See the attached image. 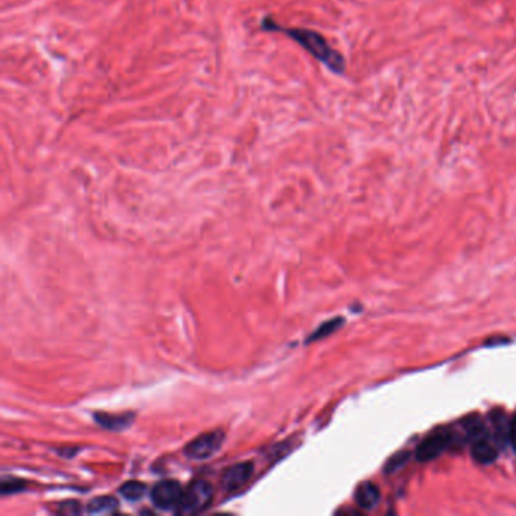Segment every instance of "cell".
<instances>
[{
	"instance_id": "obj_1",
	"label": "cell",
	"mask_w": 516,
	"mask_h": 516,
	"mask_svg": "<svg viewBox=\"0 0 516 516\" xmlns=\"http://www.w3.org/2000/svg\"><path fill=\"white\" fill-rule=\"evenodd\" d=\"M259 28L261 30H265V32H281L288 35L292 41L301 46L309 54H312L315 59L324 64L330 72L336 75H342L346 72V58L342 57L341 52L332 47V44L327 41V38L324 35L317 32V30L279 25L271 15H267V17L262 19Z\"/></svg>"
},
{
	"instance_id": "obj_2",
	"label": "cell",
	"mask_w": 516,
	"mask_h": 516,
	"mask_svg": "<svg viewBox=\"0 0 516 516\" xmlns=\"http://www.w3.org/2000/svg\"><path fill=\"white\" fill-rule=\"evenodd\" d=\"M214 497V489L210 483L205 480H197L183 490L181 503L176 507L177 513L192 515L203 512L209 506L210 499Z\"/></svg>"
},
{
	"instance_id": "obj_3",
	"label": "cell",
	"mask_w": 516,
	"mask_h": 516,
	"mask_svg": "<svg viewBox=\"0 0 516 516\" xmlns=\"http://www.w3.org/2000/svg\"><path fill=\"white\" fill-rule=\"evenodd\" d=\"M224 442V433L221 430L209 432L205 435H200L194 441L185 447V456L194 460H205L212 457L215 453L220 451L221 445Z\"/></svg>"
},
{
	"instance_id": "obj_4",
	"label": "cell",
	"mask_w": 516,
	"mask_h": 516,
	"mask_svg": "<svg viewBox=\"0 0 516 516\" xmlns=\"http://www.w3.org/2000/svg\"><path fill=\"white\" fill-rule=\"evenodd\" d=\"M183 495V490L181 484L173 480H166L156 484L152 490V502L156 507H159L162 510H170L176 509L181 503Z\"/></svg>"
},
{
	"instance_id": "obj_5",
	"label": "cell",
	"mask_w": 516,
	"mask_h": 516,
	"mask_svg": "<svg viewBox=\"0 0 516 516\" xmlns=\"http://www.w3.org/2000/svg\"><path fill=\"white\" fill-rule=\"evenodd\" d=\"M451 435L447 432H437L432 436L426 437L417 448V459L419 462H430L439 457L442 453L450 447Z\"/></svg>"
},
{
	"instance_id": "obj_6",
	"label": "cell",
	"mask_w": 516,
	"mask_h": 516,
	"mask_svg": "<svg viewBox=\"0 0 516 516\" xmlns=\"http://www.w3.org/2000/svg\"><path fill=\"white\" fill-rule=\"evenodd\" d=\"M253 474V465L250 462L233 465L229 469H226L223 474V488L228 492H233L244 486Z\"/></svg>"
},
{
	"instance_id": "obj_7",
	"label": "cell",
	"mask_w": 516,
	"mask_h": 516,
	"mask_svg": "<svg viewBox=\"0 0 516 516\" xmlns=\"http://www.w3.org/2000/svg\"><path fill=\"white\" fill-rule=\"evenodd\" d=\"M471 455H473L475 462L488 465V464H492L497 460L498 447L489 439L488 436H484V437H480V439L473 441Z\"/></svg>"
},
{
	"instance_id": "obj_8",
	"label": "cell",
	"mask_w": 516,
	"mask_h": 516,
	"mask_svg": "<svg viewBox=\"0 0 516 516\" xmlns=\"http://www.w3.org/2000/svg\"><path fill=\"white\" fill-rule=\"evenodd\" d=\"M380 499L379 488L374 483L365 482L356 490V502L362 509H373Z\"/></svg>"
},
{
	"instance_id": "obj_9",
	"label": "cell",
	"mask_w": 516,
	"mask_h": 516,
	"mask_svg": "<svg viewBox=\"0 0 516 516\" xmlns=\"http://www.w3.org/2000/svg\"><path fill=\"white\" fill-rule=\"evenodd\" d=\"M119 507V502L114 497H99L94 498L87 506V513L90 515H106L112 513Z\"/></svg>"
},
{
	"instance_id": "obj_10",
	"label": "cell",
	"mask_w": 516,
	"mask_h": 516,
	"mask_svg": "<svg viewBox=\"0 0 516 516\" xmlns=\"http://www.w3.org/2000/svg\"><path fill=\"white\" fill-rule=\"evenodd\" d=\"M120 494L129 502H138L146 495V486L139 482H128L120 488Z\"/></svg>"
},
{
	"instance_id": "obj_11",
	"label": "cell",
	"mask_w": 516,
	"mask_h": 516,
	"mask_svg": "<svg viewBox=\"0 0 516 516\" xmlns=\"http://www.w3.org/2000/svg\"><path fill=\"white\" fill-rule=\"evenodd\" d=\"M132 417H124V415H101V413H99V415H96V421H99L101 426L106 427V428H112V430H120V428H124L128 427L130 424V419Z\"/></svg>"
},
{
	"instance_id": "obj_12",
	"label": "cell",
	"mask_w": 516,
	"mask_h": 516,
	"mask_svg": "<svg viewBox=\"0 0 516 516\" xmlns=\"http://www.w3.org/2000/svg\"><path fill=\"white\" fill-rule=\"evenodd\" d=\"M408 460H409V453H404V451L403 453H397V455H394L386 462L385 473L390 474V473H394V471H398V469H400L406 462H408Z\"/></svg>"
},
{
	"instance_id": "obj_13",
	"label": "cell",
	"mask_w": 516,
	"mask_h": 516,
	"mask_svg": "<svg viewBox=\"0 0 516 516\" xmlns=\"http://www.w3.org/2000/svg\"><path fill=\"white\" fill-rule=\"evenodd\" d=\"M341 324H342V319H341V318H338V319H332V321L324 323L321 327L318 328V330H317L314 335L310 336V341L319 339V338H324V336L333 333V332L336 330V328L341 327Z\"/></svg>"
},
{
	"instance_id": "obj_14",
	"label": "cell",
	"mask_w": 516,
	"mask_h": 516,
	"mask_svg": "<svg viewBox=\"0 0 516 516\" xmlns=\"http://www.w3.org/2000/svg\"><path fill=\"white\" fill-rule=\"evenodd\" d=\"M509 437H510V441L513 444V447L516 448V415L513 417V419L510 422V435H509Z\"/></svg>"
}]
</instances>
